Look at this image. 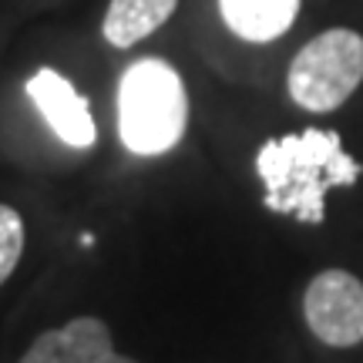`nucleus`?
<instances>
[{"label": "nucleus", "mask_w": 363, "mask_h": 363, "mask_svg": "<svg viewBox=\"0 0 363 363\" xmlns=\"http://www.w3.org/2000/svg\"><path fill=\"white\" fill-rule=\"evenodd\" d=\"M256 172L266 185L269 212L320 225L326 219V192L357 185L363 165L343 148L337 131L306 128L269 138L256 155Z\"/></svg>", "instance_id": "nucleus-1"}, {"label": "nucleus", "mask_w": 363, "mask_h": 363, "mask_svg": "<svg viewBox=\"0 0 363 363\" xmlns=\"http://www.w3.org/2000/svg\"><path fill=\"white\" fill-rule=\"evenodd\" d=\"M189 125V94L182 74L162 57H142L118 84V135L131 155H165Z\"/></svg>", "instance_id": "nucleus-2"}, {"label": "nucleus", "mask_w": 363, "mask_h": 363, "mask_svg": "<svg viewBox=\"0 0 363 363\" xmlns=\"http://www.w3.org/2000/svg\"><path fill=\"white\" fill-rule=\"evenodd\" d=\"M363 81V38L350 27L323 30L299 48L289 65V98L313 115H326L347 104Z\"/></svg>", "instance_id": "nucleus-3"}, {"label": "nucleus", "mask_w": 363, "mask_h": 363, "mask_svg": "<svg viewBox=\"0 0 363 363\" xmlns=\"http://www.w3.org/2000/svg\"><path fill=\"white\" fill-rule=\"evenodd\" d=\"M303 316L326 347L363 343V283L347 269H323L303 293Z\"/></svg>", "instance_id": "nucleus-4"}, {"label": "nucleus", "mask_w": 363, "mask_h": 363, "mask_svg": "<svg viewBox=\"0 0 363 363\" xmlns=\"http://www.w3.org/2000/svg\"><path fill=\"white\" fill-rule=\"evenodd\" d=\"M27 94L34 108L40 111V118L51 125V131L71 148H91L98 142V128L91 118L88 101L78 94V88L57 74L51 67H40L34 78L27 81Z\"/></svg>", "instance_id": "nucleus-5"}, {"label": "nucleus", "mask_w": 363, "mask_h": 363, "mask_svg": "<svg viewBox=\"0 0 363 363\" xmlns=\"http://www.w3.org/2000/svg\"><path fill=\"white\" fill-rule=\"evenodd\" d=\"M21 363H135L111 343V330L98 316H74L57 330L40 333Z\"/></svg>", "instance_id": "nucleus-6"}, {"label": "nucleus", "mask_w": 363, "mask_h": 363, "mask_svg": "<svg viewBox=\"0 0 363 363\" xmlns=\"http://www.w3.org/2000/svg\"><path fill=\"white\" fill-rule=\"evenodd\" d=\"M219 11L233 34L252 44H266L293 27L299 0H219Z\"/></svg>", "instance_id": "nucleus-7"}, {"label": "nucleus", "mask_w": 363, "mask_h": 363, "mask_svg": "<svg viewBox=\"0 0 363 363\" xmlns=\"http://www.w3.org/2000/svg\"><path fill=\"white\" fill-rule=\"evenodd\" d=\"M175 7H179V0H111L104 11L101 34L118 51L135 48L138 40L152 38L175 13Z\"/></svg>", "instance_id": "nucleus-8"}, {"label": "nucleus", "mask_w": 363, "mask_h": 363, "mask_svg": "<svg viewBox=\"0 0 363 363\" xmlns=\"http://www.w3.org/2000/svg\"><path fill=\"white\" fill-rule=\"evenodd\" d=\"M24 219L21 212L0 202V286L11 279V272L17 269V262L24 256Z\"/></svg>", "instance_id": "nucleus-9"}]
</instances>
